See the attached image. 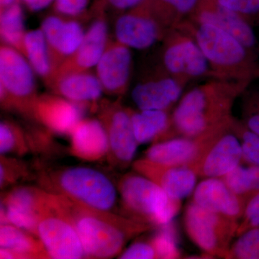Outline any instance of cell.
<instances>
[{
  "label": "cell",
  "instance_id": "29",
  "mask_svg": "<svg viewBox=\"0 0 259 259\" xmlns=\"http://www.w3.org/2000/svg\"><path fill=\"white\" fill-rule=\"evenodd\" d=\"M245 165L241 163L222 179L235 193L248 200L259 192V166Z\"/></svg>",
  "mask_w": 259,
  "mask_h": 259
},
{
  "label": "cell",
  "instance_id": "43",
  "mask_svg": "<svg viewBox=\"0 0 259 259\" xmlns=\"http://www.w3.org/2000/svg\"><path fill=\"white\" fill-rule=\"evenodd\" d=\"M17 3L18 0H0V8L1 10H5Z\"/></svg>",
  "mask_w": 259,
  "mask_h": 259
},
{
  "label": "cell",
  "instance_id": "42",
  "mask_svg": "<svg viewBox=\"0 0 259 259\" xmlns=\"http://www.w3.org/2000/svg\"><path fill=\"white\" fill-rule=\"evenodd\" d=\"M25 5L31 11H40L45 9L55 0H23Z\"/></svg>",
  "mask_w": 259,
  "mask_h": 259
},
{
  "label": "cell",
  "instance_id": "37",
  "mask_svg": "<svg viewBox=\"0 0 259 259\" xmlns=\"http://www.w3.org/2000/svg\"><path fill=\"white\" fill-rule=\"evenodd\" d=\"M242 122L259 136V91L250 94L243 105Z\"/></svg>",
  "mask_w": 259,
  "mask_h": 259
},
{
  "label": "cell",
  "instance_id": "30",
  "mask_svg": "<svg viewBox=\"0 0 259 259\" xmlns=\"http://www.w3.org/2000/svg\"><path fill=\"white\" fill-rule=\"evenodd\" d=\"M30 151L26 131L13 121L0 123V154L23 156Z\"/></svg>",
  "mask_w": 259,
  "mask_h": 259
},
{
  "label": "cell",
  "instance_id": "2",
  "mask_svg": "<svg viewBox=\"0 0 259 259\" xmlns=\"http://www.w3.org/2000/svg\"><path fill=\"white\" fill-rule=\"evenodd\" d=\"M246 85L216 81L190 90L172 112L174 138L198 136L231 120L235 100Z\"/></svg>",
  "mask_w": 259,
  "mask_h": 259
},
{
  "label": "cell",
  "instance_id": "25",
  "mask_svg": "<svg viewBox=\"0 0 259 259\" xmlns=\"http://www.w3.org/2000/svg\"><path fill=\"white\" fill-rule=\"evenodd\" d=\"M135 136L139 145L173 139L171 115L169 110H131Z\"/></svg>",
  "mask_w": 259,
  "mask_h": 259
},
{
  "label": "cell",
  "instance_id": "40",
  "mask_svg": "<svg viewBox=\"0 0 259 259\" xmlns=\"http://www.w3.org/2000/svg\"><path fill=\"white\" fill-rule=\"evenodd\" d=\"M54 9L59 15L74 18L86 11L90 0H55Z\"/></svg>",
  "mask_w": 259,
  "mask_h": 259
},
{
  "label": "cell",
  "instance_id": "19",
  "mask_svg": "<svg viewBox=\"0 0 259 259\" xmlns=\"http://www.w3.org/2000/svg\"><path fill=\"white\" fill-rule=\"evenodd\" d=\"M40 29L49 47L54 74L55 70L77 50L85 31L76 20L56 15L44 19Z\"/></svg>",
  "mask_w": 259,
  "mask_h": 259
},
{
  "label": "cell",
  "instance_id": "11",
  "mask_svg": "<svg viewBox=\"0 0 259 259\" xmlns=\"http://www.w3.org/2000/svg\"><path fill=\"white\" fill-rule=\"evenodd\" d=\"M51 192L30 186L13 187L2 194L1 225L12 224L37 237V223L50 202Z\"/></svg>",
  "mask_w": 259,
  "mask_h": 259
},
{
  "label": "cell",
  "instance_id": "8",
  "mask_svg": "<svg viewBox=\"0 0 259 259\" xmlns=\"http://www.w3.org/2000/svg\"><path fill=\"white\" fill-rule=\"evenodd\" d=\"M231 120L195 136H180L154 143L145 151L144 158L161 164L190 166L199 162L221 135L231 127Z\"/></svg>",
  "mask_w": 259,
  "mask_h": 259
},
{
  "label": "cell",
  "instance_id": "23",
  "mask_svg": "<svg viewBox=\"0 0 259 259\" xmlns=\"http://www.w3.org/2000/svg\"><path fill=\"white\" fill-rule=\"evenodd\" d=\"M69 137L70 153L79 159L97 161L108 154L106 130L99 118H83L75 126Z\"/></svg>",
  "mask_w": 259,
  "mask_h": 259
},
{
  "label": "cell",
  "instance_id": "3",
  "mask_svg": "<svg viewBox=\"0 0 259 259\" xmlns=\"http://www.w3.org/2000/svg\"><path fill=\"white\" fill-rule=\"evenodd\" d=\"M40 187L64 196L83 207L112 212L117 202V187L103 172L88 166H68L39 174Z\"/></svg>",
  "mask_w": 259,
  "mask_h": 259
},
{
  "label": "cell",
  "instance_id": "34",
  "mask_svg": "<svg viewBox=\"0 0 259 259\" xmlns=\"http://www.w3.org/2000/svg\"><path fill=\"white\" fill-rule=\"evenodd\" d=\"M0 187L1 190L16 185L30 176L26 163L16 158L3 156L0 157Z\"/></svg>",
  "mask_w": 259,
  "mask_h": 259
},
{
  "label": "cell",
  "instance_id": "13",
  "mask_svg": "<svg viewBox=\"0 0 259 259\" xmlns=\"http://www.w3.org/2000/svg\"><path fill=\"white\" fill-rule=\"evenodd\" d=\"M162 61L168 74L182 80L205 76L212 71L194 38L175 35L167 42Z\"/></svg>",
  "mask_w": 259,
  "mask_h": 259
},
{
  "label": "cell",
  "instance_id": "5",
  "mask_svg": "<svg viewBox=\"0 0 259 259\" xmlns=\"http://www.w3.org/2000/svg\"><path fill=\"white\" fill-rule=\"evenodd\" d=\"M198 23L194 38L212 70L223 74L236 73L241 81L259 76V65L253 51L215 25Z\"/></svg>",
  "mask_w": 259,
  "mask_h": 259
},
{
  "label": "cell",
  "instance_id": "14",
  "mask_svg": "<svg viewBox=\"0 0 259 259\" xmlns=\"http://www.w3.org/2000/svg\"><path fill=\"white\" fill-rule=\"evenodd\" d=\"M83 107L56 94L38 95L32 107V120L51 133L69 136L83 119Z\"/></svg>",
  "mask_w": 259,
  "mask_h": 259
},
{
  "label": "cell",
  "instance_id": "33",
  "mask_svg": "<svg viewBox=\"0 0 259 259\" xmlns=\"http://www.w3.org/2000/svg\"><path fill=\"white\" fill-rule=\"evenodd\" d=\"M151 9L162 22L167 17L194 14L202 0H147Z\"/></svg>",
  "mask_w": 259,
  "mask_h": 259
},
{
  "label": "cell",
  "instance_id": "21",
  "mask_svg": "<svg viewBox=\"0 0 259 259\" xmlns=\"http://www.w3.org/2000/svg\"><path fill=\"white\" fill-rule=\"evenodd\" d=\"M197 23L212 24L239 40L254 52L258 46L254 30L247 19L225 9L213 0H202L193 14Z\"/></svg>",
  "mask_w": 259,
  "mask_h": 259
},
{
  "label": "cell",
  "instance_id": "16",
  "mask_svg": "<svg viewBox=\"0 0 259 259\" xmlns=\"http://www.w3.org/2000/svg\"><path fill=\"white\" fill-rule=\"evenodd\" d=\"M132 64L131 49L117 40H109L96 66V75L104 93L112 96L125 94L129 86Z\"/></svg>",
  "mask_w": 259,
  "mask_h": 259
},
{
  "label": "cell",
  "instance_id": "15",
  "mask_svg": "<svg viewBox=\"0 0 259 259\" xmlns=\"http://www.w3.org/2000/svg\"><path fill=\"white\" fill-rule=\"evenodd\" d=\"M132 166L134 171L153 181L172 198L180 200L193 193L199 177L190 166L161 164L144 158L134 161Z\"/></svg>",
  "mask_w": 259,
  "mask_h": 259
},
{
  "label": "cell",
  "instance_id": "1",
  "mask_svg": "<svg viewBox=\"0 0 259 259\" xmlns=\"http://www.w3.org/2000/svg\"><path fill=\"white\" fill-rule=\"evenodd\" d=\"M55 200L74 224L86 258H114L122 253L130 239L153 228L125 215L83 207L64 196L55 194Z\"/></svg>",
  "mask_w": 259,
  "mask_h": 259
},
{
  "label": "cell",
  "instance_id": "20",
  "mask_svg": "<svg viewBox=\"0 0 259 259\" xmlns=\"http://www.w3.org/2000/svg\"><path fill=\"white\" fill-rule=\"evenodd\" d=\"M241 163V142L231 126L209 148L195 171L201 178H223Z\"/></svg>",
  "mask_w": 259,
  "mask_h": 259
},
{
  "label": "cell",
  "instance_id": "41",
  "mask_svg": "<svg viewBox=\"0 0 259 259\" xmlns=\"http://www.w3.org/2000/svg\"><path fill=\"white\" fill-rule=\"evenodd\" d=\"M105 4L116 10L125 12L137 8L146 0H103Z\"/></svg>",
  "mask_w": 259,
  "mask_h": 259
},
{
  "label": "cell",
  "instance_id": "10",
  "mask_svg": "<svg viewBox=\"0 0 259 259\" xmlns=\"http://www.w3.org/2000/svg\"><path fill=\"white\" fill-rule=\"evenodd\" d=\"M99 119L106 130L109 151L107 158L111 166L124 169L134 163L139 146L131 120V110L120 101H104L99 107Z\"/></svg>",
  "mask_w": 259,
  "mask_h": 259
},
{
  "label": "cell",
  "instance_id": "27",
  "mask_svg": "<svg viewBox=\"0 0 259 259\" xmlns=\"http://www.w3.org/2000/svg\"><path fill=\"white\" fill-rule=\"evenodd\" d=\"M22 54L26 58L34 72L47 83L52 76L54 68L47 40L41 29L26 32Z\"/></svg>",
  "mask_w": 259,
  "mask_h": 259
},
{
  "label": "cell",
  "instance_id": "31",
  "mask_svg": "<svg viewBox=\"0 0 259 259\" xmlns=\"http://www.w3.org/2000/svg\"><path fill=\"white\" fill-rule=\"evenodd\" d=\"M226 259H259V226L249 228L236 237Z\"/></svg>",
  "mask_w": 259,
  "mask_h": 259
},
{
  "label": "cell",
  "instance_id": "4",
  "mask_svg": "<svg viewBox=\"0 0 259 259\" xmlns=\"http://www.w3.org/2000/svg\"><path fill=\"white\" fill-rule=\"evenodd\" d=\"M123 215L150 226H166L178 214L182 200L172 198L163 189L138 172H130L117 183Z\"/></svg>",
  "mask_w": 259,
  "mask_h": 259
},
{
  "label": "cell",
  "instance_id": "28",
  "mask_svg": "<svg viewBox=\"0 0 259 259\" xmlns=\"http://www.w3.org/2000/svg\"><path fill=\"white\" fill-rule=\"evenodd\" d=\"M25 33L23 12L18 3L1 10L0 35L3 44L22 53Z\"/></svg>",
  "mask_w": 259,
  "mask_h": 259
},
{
  "label": "cell",
  "instance_id": "39",
  "mask_svg": "<svg viewBox=\"0 0 259 259\" xmlns=\"http://www.w3.org/2000/svg\"><path fill=\"white\" fill-rule=\"evenodd\" d=\"M120 259H155L158 258L157 252L150 241H138L130 245L127 249L119 255Z\"/></svg>",
  "mask_w": 259,
  "mask_h": 259
},
{
  "label": "cell",
  "instance_id": "9",
  "mask_svg": "<svg viewBox=\"0 0 259 259\" xmlns=\"http://www.w3.org/2000/svg\"><path fill=\"white\" fill-rule=\"evenodd\" d=\"M37 238L42 242L49 258L79 259L86 258L79 234L69 218L56 205L55 196L40 214Z\"/></svg>",
  "mask_w": 259,
  "mask_h": 259
},
{
  "label": "cell",
  "instance_id": "17",
  "mask_svg": "<svg viewBox=\"0 0 259 259\" xmlns=\"http://www.w3.org/2000/svg\"><path fill=\"white\" fill-rule=\"evenodd\" d=\"M108 42V26L100 8V15H97L90 28L85 31L77 50L55 70L48 83L59 75L73 71H89L96 66Z\"/></svg>",
  "mask_w": 259,
  "mask_h": 259
},
{
  "label": "cell",
  "instance_id": "26",
  "mask_svg": "<svg viewBox=\"0 0 259 259\" xmlns=\"http://www.w3.org/2000/svg\"><path fill=\"white\" fill-rule=\"evenodd\" d=\"M0 247L10 250L13 258H50L37 237L12 224L0 226Z\"/></svg>",
  "mask_w": 259,
  "mask_h": 259
},
{
  "label": "cell",
  "instance_id": "36",
  "mask_svg": "<svg viewBox=\"0 0 259 259\" xmlns=\"http://www.w3.org/2000/svg\"><path fill=\"white\" fill-rule=\"evenodd\" d=\"M213 2L248 20V18L259 15V0H213Z\"/></svg>",
  "mask_w": 259,
  "mask_h": 259
},
{
  "label": "cell",
  "instance_id": "18",
  "mask_svg": "<svg viewBox=\"0 0 259 259\" xmlns=\"http://www.w3.org/2000/svg\"><path fill=\"white\" fill-rule=\"evenodd\" d=\"M247 201L232 191L222 178H205L196 186L192 202L239 223Z\"/></svg>",
  "mask_w": 259,
  "mask_h": 259
},
{
  "label": "cell",
  "instance_id": "32",
  "mask_svg": "<svg viewBox=\"0 0 259 259\" xmlns=\"http://www.w3.org/2000/svg\"><path fill=\"white\" fill-rule=\"evenodd\" d=\"M231 129L238 136L242 148V163L259 166V136L252 132L241 120L233 118Z\"/></svg>",
  "mask_w": 259,
  "mask_h": 259
},
{
  "label": "cell",
  "instance_id": "24",
  "mask_svg": "<svg viewBox=\"0 0 259 259\" xmlns=\"http://www.w3.org/2000/svg\"><path fill=\"white\" fill-rule=\"evenodd\" d=\"M54 94L82 105L95 103L104 93L96 74L73 71L53 78L47 83Z\"/></svg>",
  "mask_w": 259,
  "mask_h": 259
},
{
  "label": "cell",
  "instance_id": "12",
  "mask_svg": "<svg viewBox=\"0 0 259 259\" xmlns=\"http://www.w3.org/2000/svg\"><path fill=\"white\" fill-rule=\"evenodd\" d=\"M161 23L146 0L137 8L123 12L117 18L116 40L130 49L145 50L161 38Z\"/></svg>",
  "mask_w": 259,
  "mask_h": 259
},
{
  "label": "cell",
  "instance_id": "35",
  "mask_svg": "<svg viewBox=\"0 0 259 259\" xmlns=\"http://www.w3.org/2000/svg\"><path fill=\"white\" fill-rule=\"evenodd\" d=\"M160 228L161 229L150 238L157 252L158 258H180V251L177 248L175 233L172 231L170 223Z\"/></svg>",
  "mask_w": 259,
  "mask_h": 259
},
{
  "label": "cell",
  "instance_id": "7",
  "mask_svg": "<svg viewBox=\"0 0 259 259\" xmlns=\"http://www.w3.org/2000/svg\"><path fill=\"white\" fill-rule=\"evenodd\" d=\"M184 224L189 238L209 258H226L238 223L191 202L185 209Z\"/></svg>",
  "mask_w": 259,
  "mask_h": 259
},
{
  "label": "cell",
  "instance_id": "6",
  "mask_svg": "<svg viewBox=\"0 0 259 259\" xmlns=\"http://www.w3.org/2000/svg\"><path fill=\"white\" fill-rule=\"evenodd\" d=\"M34 71L25 56L3 44L0 47V99L4 110L32 119L37 94Z\"/></svg>",
  "mask_w": 259,
  "mask_h": 259
},
{
  "label": "cell",
  "instance_id": "22",
  "mask_svg": "<svg viewBox=\"0 0 259 259\" xmlns=\"http://www.w3.org/2000/svg\"><path fill=\"white\" fill-rule=\"evenodd\" d=\"M182 81L171 75L141 81L133 89L131 97L140 110H169L182 97Z\"/></svg>",
  "mask_w": 259,
  "mask_h": 259
},
{
  "label": "cell",
  "instance_id": "38",
  "mask_svg": "<svg viewBox=\"0 0 259 259\" xmlns=\"http://www.w3.org/2000/svg\"><path fill=\"white\" fill-rule=\"evenodd\" d=\"M259 226V192L252 196L245 204L244 212L242 216L238 229L236 236L242 233L253 228Z\"/></svg>",
  "mask_w": 259,
  "mask_h": 259
}]
</instances>
